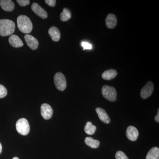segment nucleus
Masks as SVG:
<instances>
[{"mask_svg":"<svg viewBox=\"0 0 159 159\" xmlns=\"http://www.w3.org/2000/svg\"><path fill=\"white\" fill-rule=\"evenodd\" d=\"M14 22L8 19L0 20V35L9 36L14 33L15 30Z\"/></svg>","mask_w":159,"mask_h":159,"instance_id":"1","label":"nucleus"},{"mask_svg":"<svg viewBox=\"0 0 159 159\" xmlns=\"http://www.w3.org/2000/svg\"><path fill=\"white\" fill-rule=\"evenodd\" d=\"M18 27L20 31L25 34L31 32L33 29V25L31 20L25 15H20L17 18Z\"/></svg>","mask_w":159,"mask_h":159,"instance_id":"2","label":"nucleus"},{"mask_svg":"<svg viewBox=\"0 0 159 159\" xmlns=\"http://www.w3.org/2000/svg\"><path fill=\"white\" fill-rule=\"evenodd\" d=\"M102 94L103 97L108 101L115 102L116 100L117 93L113 87L103 86L102 89Z\"/></svg>","mask_w":159,"mask_h":159,"instance_id":"3","label":"nucleus"},{"mask_svg":"<svg viewBox=\"0 0 159 159\" xmlns=\"http://www.w3.org/2000/svg\"><path fill=\"white\" fill-rule=\"evenodd\" d=\"M16 129L18 132L22 135H28L30 132V125L28 120L25 118L19 119L16 123Z\"/></svg>","mask_w":159,"mask_h":159,"instance_id":"4","label":"nucleus"},{"mask_svg":"<svg viewBox=\"0 0 159 159\" xmlns=\"http://www.w3.org/2000/svg\"><path fill=\"white\" fill-rule=\"evenodd\" d=\"M54 82L56 88L58 90L63 91L67 86L66 80L64 75L62 73H56L54 76Z\"/></svg>","mask_w":159,"mask_h":159,"instance_id":"5","label":"nucleus"},{"mask_svg":"<svg viewBox=\"0 0 159 159\" xmlns=\"http://www.w3.org/2000/svg\"><path fill=\"white\" fill-rule=\"evenodd\" d=\"M154 90V85L151 81H148L143 88L140 93L141 97L143 99H146L151 96Z\"/></svg>","mask_w":159,"mask_h":159,"instance_id":"6","label":"nucleus"},{"mask_svg":"<svg viewBox=\"0 0 159 159\" xmlns=\"http://www.w3.org/2000/svg\"><path fill=\"white\" fill-rule=\"evenodd\" d=\"M53 114V111L51 106L47 103H43L41 107V114L44 119H51Z\"/></svg>","mask_w":159,"mask_h":159,"instance_id":"7","label":"nucleus"},{"mask_svg":"<svg viewBox=\"0 0 159 159\" xmlns=\"http://www.w3.org/2000/svg\"><path fill=\"white\" fill-rule=\"evenodd\" d=\"M31 9L35 14L42 18L45 19L48 17V14L47 11L43 9L37 3H33L31 6Z\"/></svg>","mask_w":159,"mask_h":159,"instance_id":"8","label":"nucleus"},{"mask_svg":"<svg viewBox=\"0 0 159 159\" xmlns=\"http://www.w3.org/2000/svg\"><path fill=\"white\" fill-rule=\"evenodd\" d=\"M126 135L127 138L131 141H136L139 135V131L134 126H128L126 129Z\"/></svg>","mask_w":159,"mask_h":159,"instance_id":"9","label":"nucleus"},{"mask_svg":"<svg viewBox=\"0 0 159 159\" xmlns=\"http://www.w3.org/2000/svg\"><path fill=\"white\" fill-rule=\"evenodd\" d=\"M25 39L28 46L33 50H36L38 48L39 42L35 38L29 34H26Z\"/></svg>","mask_w":159,"mask_h":159,"instance_id":"10","label":"nucleus"},{"mask_svg":"<svg viewBox=\"0 0 159 159\" xmlns=\"http://www.w3.org/2000/svg\"><path fill=\"white\" fill-rule=\"evenodd\" d=\"M99 119L106 124H108L111 122V119L109 117L108 114L103 109L100 107H97L96 109Z\"/></svg>","mask_w":159,"mask_h":159,"instance_id":"11","label":"nucleus"},{"mask_svg":"<svg viewBox=\"0 0 159 159\" xmlns=\"http://www.w3.org/2000/svg\"><path fill=\"white\" fill-rule=\"evenodd\" d=\"M106 25L107 28L113 29L117 25V19L115 15L111 13L107 15L106 19Z\"/></svg>","mask_w":159,"mask_h":159,"instance_id":"12","label":"nucleus"},{"mask_svg":"<svg viewBox=\"0 0 159 159\" xmlns=\"http://www.w3.org/2000/svg\"><path fill=\"white\" fill-rule=\"evenodd\" d=\"M0 6L3 10L7 11H13L15 8L14 3L11 0H2Z\"/></svg>","mask_w":159,"mask_h":159,"instance_id":"13","label":"nucleus"},{"mask_svg":"<svg viewBox=\"0 0 159 159\" xmlns=\"http://www.w3.org/2000/svg\"><path fill=\"white\" fill-rule=\"evenodd\" d=\"M9 41L10 45L14 48H20L24 45L22 41L15 34H12L9 38Z\"/></svg>","mask_w":159,"mask_h":159,"instance_id":"14","label":"nucleus"},{"mask_svg":"<svg viewBox=\"0 0 159 159\" xmlns=\"http://www.w3.org/2000/svg\"><path fill=\"white\" fill-rule=\"evenodd\" d=\"M48 33L51 39L54 42L59 41L61 38V33L59 29L53 26L49 29Z\"/></svg>","mask_w":159,"mask_h":159,"instance_id":"15","label":"nucleus"},{"mask_svg":"<svg viewBox=\"0 0 159 159\" xmlns=\"http://www.w3.org/2000/svg\"><path fill=\"white\" fill-rule=\"evenodd\" d=\"M117 74L118 73L116 70L113 69H110L104 71L102 74V77L105 80H111L116 77Z\"/></svg>","mask_w":159,"mask_h":159,"instance_id":"16","label":"nucleus"},{"mask_svg":"<svg viewBox=\"0 0 159 159\" xmlns=\"http://www.w3.org/2000/svg\"><path fill=\"white\" fill-rule=\"evenodd\" d=\"M84 142L86 145L93 148H98L100 145V142L99 141L94 139L91 137L86 138Z\"/></svg>","mask_w":159,"mask_h":159,"instance_id":"17","label":"nucleus"},{"mask_svg":"<svg viewBox=\"0 0 159 159\" xmlns=\"http://www.w3.org/2000/svg\"><path fill=\"white\" fill-rule=\"evenodd\" d=\"M146 159H159V148L157 147H153L148 152Z\"/></svg>","mask_w":159,"mask_h":159,"instance_id":"18","label":"nucleus"},{"mask_svg":"<svg viewBox=\"0 0 159 159\" xmlns=\"http://www.w3.org/2000/svg\"><path fill=\"white\" fill-rule=\"evenodd\" d=\"M71 16H72V14H71L70 10L66 8H64L60 16L61 20L63 22L68 20L71 18Z\"/></svg>","mask_w":159,"mask_h":159,"instance_id":"19","label":"nucleus"},{"mask_svg":"<svg viewBox=\"0 0 159 159\" xmlns=\"http://www.w3.org/2000/svg\"><path fill=\"white\" fill-rule=\"evenodd\" d=\"M97 130V127L93 125L92 122H88L84 126V130L87 134L93 135L95 133V131Z\"/></svg>","mask_w":159,"mask_h":159,"instance_id":"20","label":"nucleus"},{"mask_svg":"<svg viewBox=\"0 0 159 159\" xmlns=\"http://www.w3.org/2000/svg\"><path fill=\"white\" fill-rule=\"evenodd\" d=\"M116 159H129L125 153L121 151L117 152L116 154Z\"/></svg>","mask_w":159,"mask_h":159,"instance_id":"21","label":"nucleus"},{"mask_svg":"<svg viewBox=\"0 0 159 159\" xmlns=\"http://www.w3.org/2000/svg\"><path fill=\"white\" fill-rule=\"evenodd\" d=\"M7 89L5 86L0 84V98H3L6 97L7 95Z\"/></svg>","mask_w":159,"mask_h":159,"instance_id":"22","label":"nucleus"},{"mask_svg":"<svg viewBox=\"0 0 159 159\" xmlns=\"http://www.w3.org/2000/svg\"><path fill=\"white\" fill-rule=\"evenodd\" d=\"M16 2L21 6H25L30 4V1L29 0H17Z\"/></svg>","mask_w":159,"mask_h":159,"instance_id":"23","label":"nucleus"},{"mask_svg":"<svg viewBox=\"0 0 159 159\" xmlns=\"http://www.w3.org/2000/svg\"><path fill=\"white\" fill-rule=\"evenodd\" d=\"M81 45L83 47V50H84L85 49H92V45L90 44L88 42H82L81 43Z\"/></svg>","mask_w":159,"mask_h":159,"instance_id":"24","label":"nucleus"},{"mask_svg":"<svg viewBox=\"0 0 159 159\" xmlns=\"http://www.w3.org/2000/svg\"><path fill=\"white\" fill-rule=\"evenodd\" d=\"M45 2L46 4L51 7H54L56 4V1L55 0H45Z\"/></svg>","mask_w":159,"mask_h":159,"instance_id":"25","label":"nucleus"},{"mask_svg":"<svg viewBox=\"0 0 159 159\" xmlns=\"http://www.w3.org/2000/svg\"><path fill=\"white\" fill-rule=\"evenodd\" d=\"M155 120L156 122H157V123H159V109L158 110V112L156 116L155 117Z\"/></svg>","mask_w":159,"mask_h":159,"instance_id":"26","label":"nucleus"},{"mask_svg":"<svg viewBox=\"0 0 159 159\" xmlns=\"http://www.w3.org/2000/svg\"><path fill=\"white\" fill-rule=\"evenodd\" d=\"M2 144H1V143H0V154L2 152Z\"/></svg>","mask_w":159,"mask_h":159,"instance_id":"27","label":"nucleus"},{"mask_svg":"<svg viewBox=\"0 0 159 159\" xmlns=\"http://www.w3.org/2000/svg\"><path fill=\"white\" fill-rule=\"evenodd\" d=\"M12 159H19L17 157H14V158H13Z\"/></svg>","mask_w":159,"mask_h":159,"instance_id":"28","label":"nucleus"}]
</instances>
